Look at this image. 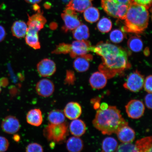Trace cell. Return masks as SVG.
<instances>
[{
  "label": "cell",
  "instance_id": "1",
  "mask_svg": "<svg viewBox=\"0 0 152 152\" xmlns=\"http://www.w3.org/2000/svg\"><path fill=\"white\" fill-rule=\"evenodd\" d=\"M94 126L103 134H116L122 127L128 125L121 111L115 106H109L105 110L99 109L93 121Z\"/></svg>",
  "mask_w": 152,
  "mask_h": 152
},
{
  "label": "cell",
  "instance_id": "2",
  "mask_svg": "<svg viewBox=\"0 0 152 152\" xmlns=\"http://www.w3.org/2000/svg\"><path fill=\"white\" fill-rule=\"evenodd\" d=\"M103 63L99 66V71L107 79H111L130 67L128 54L121 48L102 57Z\"/></svg>",
  "mask_w": 152,
  "mask_h": 152
},
{
  "label": "cell",
  "instance_id": "3",
  "mask_svg": "<svg viewBox=\"0 0 152 152\" xmlns=\"http://www.w3.org/2000/svg\"><path fill=\"white\" fill-rule=\"evenodd\" d=\"M123 31L142 33L148 27L149 13L147 7L133 3L129 6L125 19Z\"/></svg>",
  "mask_w": 152,
  "mask_h": 152
},
{
  "label": "cell",
  "instance_id": "4",
  "mask_svg": "<svg viewBox=\"0 0 152 152\" xmlns=\"http://www.w3.org/2000/svg\"><path fill=\"white\" fill-rule=\"evenodd\" d=\"M43 134L48 141L61 143L69 134L68 124L66 122L58 124H50L44 129Z\"/></svg>",
  "mask_w": 152,
  "mask_h": 152
},
{
  "label": "cell",
  "instance_id": "5",
  "mask_svg": "<svg viewBox=\"0 0 152 152\" xmlns=\"http://www.w3.org/2000/svg\"><path fill=\"white\" fill-rule=\"evenodd\" d=\"M102 5L104 11L113 18L125 20L129 6L117 4L111 0H102Z\"/></svg>",
  "mask_w": 152,
  "mask_h": 152
},
{
  "label": "cell",
  "instance_id": "6",
  "mask_svg": "<svg viewBox=\"0 0 152 152\" xmlns=\"http://www.w3.org/2000/svg\"><path fill=\"white\" fill-rule=\"evenodd\" d=\"M61 16L64 22L62 29L64 33L73 30L81 24L77 12L71 8L66 7Z\"/></svg>",
  "mask_w": 152,
  "mask_h": 152
},
{
  "label": "cell",
  "instance_id": "7",
  "mask_svg": "<svg viewBox=\"0 0 152 152\" xmlns=\"http://www.w3.org/2000/svg\"><path fill=\"white\" fill-rule=\"evenodd\" d=\"M144 79L143 75L136 71L130 74L126 81L123 85L124 87L129 91L137 92L142 90L143 87Z\"/></svg>",
  "mask_w": 152,
  "mask_h": 152
},
{
  "label": "cell",
  "instance_id": "8",
  "mask_svg": "<svg viewBox=\"0 0 152 152\" xmlns=\"http://www.w3.org/2000/svg\"><path fill=\"white\" fill-rule=\"evenodd\" d=\"M125 109L128 117L133 119H138L144 115L145 106L141 101L132 100L125 106Z\"/></svg>",
  "mask_w": 152,
  "mask_h": 152
},
{
  "label": "cell",
  "instance_id": "9",
  "mask_svg": "<svg viewBox=\"0 0 152 152\" xmlns=\"http://www.w3.org/2000/svg\"><path fill=\"white\" fill-rule=\"evenodd\" d=\"M92 47L90 42L87 40L74 41L71 45L70 56L72 58H75L86 54L91 51Z\"/></svg>",
  "mask_w": 152,
  "mask_h": 152
},
{
  "label": "cell",
  "instance_id": "10",
  "mask_svg": "<svg viewBox=\"0 0 152 152\" xmlns=\"http://www.w3.org/2000/svg\"><path fill=\"white\" fill-rule=\"evenodd\" d=\"M38 73L41 77H47L53 75L56 71V66L53 60L45 58L41 61L37 65Z\"/></svg>",
  "mask_w": 152,
  "mask_h": 152
},
{
  "label": "cell",
  "instance_id": "11",
  "mask_svg": "<svg viewBox=\"0 0 152 152\" xmlns=\"http://www.w3.org/2000/svg\"><path fill=\"white\" fill-rule=\"evenodd\" d=\"M35 89L39 96L48 97L54 93L55 87L54 83L52 81L48 79H43L37 83Z\"/></svg>",
  "mask_w": 152,
  "mask_h": 152
},
{
  "label": "cell",
  "instance_id": "12",
  "mask_svg": "<svg viewBox=\"0 0 152 152\" xmlns=\"http://www.w3.org/2000/svg\"><path fill=\"white\" fill-rule=\"evenodd\" d=\"M28 28L39 32L42 29L47 22L46 19L43 16L41 10L30 16L28 15Z\"/></svg>",
  "mask_w": 152,
  "mask_h": 152
},
{
  "label": "cell",
  "instance_id": "13",
  "mask_svg": "<svg viewBox=\"0 0 152 152\" xmlns=\"http://www.w3.org/2000/svg\"><path fill=\"white\" fill-rule=\"evenodd\" d=\"M1 128L5 133L9 134H15L20 130V124L18 118L13 116H8L2 121Z\"/></svg>",
  "mask_w": 152,
  "mask_h": 152
},
{
  "label": "cell",
  "instance_id": "14",
  "mask_svg": "<svg viewBox=\"0 0 152 152\" xmlns=\"http://www.w3.org/2000/svg\"><path fill=\"white\" fill-rule=\"evenodd\" d=\"M82 113L81 105L76 102H70L66 104L64 113L65 117L70 120L78 118Z\"/></svg>",
  "mask_w": 152,
  "mask_h": 152
},
{
  "label": "cell",
  "instance_id": "15",
  "mask_svg": "<svg viewBox=\"0 0 152 152\" xmlns=\"http://www.w3.org/2000/svg\"><path fill=\"white\" fill-rule=\"evenodd\" d=\"M93 59L92 55L86 54L78 56L74 61L73 66L76 71L79 72L86 71L90 67V62Z\"/></svg>",
  "mask_w": 152,
  "mask_h": 152
},
{
  "label": "cell",
  "instance_id": "16",
  "mask_svg": "<svg viewBox=\"0 0 152 152\" xmlns=\"http://www.w3.org/2000/svg\"><path fill=\"white\" fill-rule=\"evenodd\" d=\"M116 134L120 141L124 143L132 142L135 138V132L128 125L122 127Z\"/></svg>",
  "mask_w": 152,
  "mask_h": 152
},
{
  "label": "cell",
  "instance_id": "17",
  "mask_svg": "<svg viewBox=\"0 0 152 152\" xmlns=\"http://www.w3.org/2000/svg\"><path fill=\"white\" fill-rule=\"evenodd\" d=\"M107 79L104 74L100 72H97L91 76L89 82L92 88L99 90L105 87L107 83Z\"/></svg>",
  "mask_w": 152,
  "mask_h": 152
},
{
  "label": "cell",
  "instance_id": "18",
  "mask_svg": "<svg viewBox=\"0 0 152 152\" xmlns=\"http://www.w3.org/2000/svg\"><path fill=\"white\" fill-rule=\"evenodd\" d=\"M27 122L32 126H39L43 122V118L41 110L34 109L30 110L26 116Z\"/></svg>",
  "mask_w": 152,
  "mask_h": 152
},
{
  "label": "cell",
  "instance_id": "19",
  "mask_svg": "<svg viewBox=\"0 0 152 152\" xmlns=\"http://www.w3.org/2000/svg\"><path fill=\"white\" fill-rule=\"evenodd\" d=\"M69 129L71 134L74 136L80 137L85 134L86 130V125L80 119H75L70 123Z\"/></svg>",
  "mask_w": 152,
  "mask_h": 152
},
{
  "label": "cell",
  "instance_id": "20",
  "mask_svg": "<svg viewBox=\"0 0 152 152\" xmlns=\"http://www.w3.org/2000/svg\"><path fill=\"white\" fill-rule=\"evenodd\" d=\"M27 24L23 21H16L11 27V31L13 36L18 39L24 37L28 30Z\"/></svg>",
  "mask_w": 152,
  "mask_h": 152
},
{
  "label": "cell",
  "instance_id": "21",
  "mask_svg": "<svg viewBox=\"0 0 152 152\" xmlns=\"http://www.w3.org/2000/svg\"><path fill=\"white\" fill-rule=\"evenodd\" d=\"M93 0H70L66 7L75 11L83 12L86 9L92 6Z\"/></svg>",
  "mask_w": 152,
  "mask_h": 152
},
{
  "label": "cell",
  "instance_id": "22",
  "mask_svg": "<svg viewBox=\"0 0 152 152\" xmlns=\"http://www.w3.org/2000/svg\"><path fill=\"white\" fill-rule=\"evenodd\" d=\"M25 39L26 43L32 48L35 50L41 48L38 32L28 28Z\"/></svg>",
  "mask_w": 152,
  "mask_h": 152
},
{
  "label": "cell",
  "instance_id": "23",
  "mask_svg": "<svg viewBox=\"0 0 152 152\" xmlns=\"http://www.w3.org/2000/svg\"><path fill=\"white\" fill-rule=\"evenodd\" d=\"M66 149L69 152H80L83 149V142L78 137H72L66 141Z\"/></svg>",
  "mask_w": 152,
  "mask_h": 152
},
{
  "label": "cell",
  "instance_id": "24",
  "mask_svg": "<svg viewBox=\"0 0 152 152\" xmlns=\"http://www.w3.org/2000/svg\"><path fill=\"white\" fill-rule=\"evenodd\" d=\"M135 145L138 152H151L152 137H147L137 140Z\"/></svg>",
  "mask_w": 152,
  "mask_h": 152
},
{
  "label": "cell",
  "instance_id": "25",
  "mask_svg": "<svg viewBox=\"0 0 152 152\" xmlns=\"http://www.w3.org/2000/svg\"><path fill=\"white\" fill-rule=\"evenodd\" d=\"M73 34L74 39L77 41L86 40L90 37L89 28L84 24H81L74 29Z\"/></svg>",
  "mask_w": 152,
  "mask_h": 152
},
{
  "label": "cell",
  "instance_id": "26",
  "mask_svg": "<svg viewBox=\"0 0 152 152\" xmlns=\"http://www.w3.org/2000/svg\"><path fill=\"white\" fill-rule=\"evenodd\" d=\"M48 118L50 124H54L63 123L66 119L64 112L59 110H53L49 112Z\"/></svg>",
  "mask_w": 152,
  "mask_h": 152
},
{
  "label": "cell",
  "instance_id": "27",
  "mask_svg": "<svg viewBox=\"0 0 152 152\" xmlns=\"http://www.w3.org/2000/svg\"><path fill=\"white\" fill-rule=\"evenodd\" d=\"M83 16L86 20L90 23H94L99 19L100 14L98 10L91 6L84 11Z\"/></svg>",
  "mask_w": 152,
  "mask_h": 152
},
{
  "label": "cell",
  "instance_id": "28",
  "mask_svg": "<svg viewBox=\"0 0 152 152\" xmlns=\"http://www.w3.org/2000/svg\"><path fill=\"white\" fill-rule=\"evenodd\" d=\"M118 146V142L115 138L112 137H106L102 142V151L106 152L115 151Z\"/></svg>",
  "mask_w": 152,
  "mask_h": 152
},
{
  "label": "cell",
  "instance_id": "29",
  "mask_svg": "<svg viewBox=\"0 0 152 152\" xmlns=\"http://www.w3.org/2000/svg\"><path fill=\"white\" fill-rule=\"evenodd\" d=\"M143 43L141 39L137 37H132L129 39L128 46L133 52H138L143 48Z\"/></svg>",
  "mask_w": 152,
  "mask_h": 152
},
{
  "label": "cell",
  "instance_id": "30",
  "mask_svg": "<svg viewBox=\"0 0 152 152\" xmlns=\"http://www.w3.org/2000/svg\"><path fill=\"white\" fill-rule=\"evenodd\" d=\"M112 26L111 20L106 18L101 19L97 24L98 29L102 33H108L111 30Z\"/></svg>",
  "mask_w": 152,
  "mask_h": 152
},
{
  "label": "cell",
  "instance_id": "31",
  "mask_svg": "<svg viewBox=\"0 0 152 152\" xmlns=\"http://www.w3.org/2000/svg\"><path fill=\"white\" fill-rule=\"evenodd\" d=\"M71 45L64 43H61L56 45L52 53L56 54H66L71 52Z\"/></svg>",
  "mask_w": 152,
  "mask_h": 152
},
{
  "label": "cell",
  "instance_id": "32",
  "mask_svg": "<svg viewBox=\"0 0 152 152\" xmlns=\"http://www.w3.org/2000/svg\"><path fill=\"white\" fill-rule=\"evenodd\" d=\"M125 35L122 31L119 29L113 30L110 34V40L112 42L118 43L121 42L124 39Z\"/></svg>",
  "mask_w": 152,
  "mask_h": 152
},
{
  "label": "cell",
  "instance_id": "33",
  "mask_svg": "<svg viewBox=\"0 0 152 152\" xmlns=\"http://www.w3.org/2000/svg\"><path fill=\"white\" fill-rule=\"evenodd\" d=\"M115 151L137 152V151L135 145L131 143V142H123L118 146Z\"/></svg>",
  "mask_w": 152,
  "mask_h": 152
},
{
  "label": "cell",
  "instance_id": "34",
  "mask_svg": "<svg viewBox=\"0 0 152 152\" xmlns=\"http://www.w3.org/2000/svg\"><path fill=\"white\" fill-rule=\"evenodd\" d=\"M76 80L75 74L72 70H67L66 73V75L64 82L66 85H73L75 84Z\"/></svg>",
  "mask_w": 152,
  "mask_h": 152
},
{
  "label": "cell",
  "instance_id": "35",
  "mask_svg": "<svg viewBox=\"0 0 152 152\" xmlns=\"http://www.w3.org/2000/svg\"><path fill=\"white\" fill-rule=\"evenodd\" d=\"M26 149L27 152H42L44 151L42 146L36 142L28 144Z\"/></svg>",
  "mask_w": 152,
  "mask_h": 152
},
{
  "label": "cell",
  "instance_id": "36",
  "mask_svg": "<svg viewBox=\"0 0 152 152\" xmlns=\"http://www.w3.org/2000/svg\"><path fill=\"white\" fill-rule=\"evenodd\" d=\"M152 75H150L144 80L143 87L144 90L148 93H152Z\"/></svg>",
  "mask_w": 152,
  "mask_h": 152
},
{
  "label": "cell",
  "instance_id": "37",
  "mask_svg": "<svg viewBox=\"0 0 152 152\" xmlns=\"http://www.w3.org/2000/svg\"><path fill=\"white\" fill-rule=\"evenodd\" d=\"M9 145V142L7 138L3 136H0V152L7 151Z\"/></svg>",
  "mask_w": 152,
  "mask_h": 152
},
{
  "label": "cell",
  "instance_id": "38",
  "mask_svg": "<svg viewBox=\"0 0 152 152\" xmlns=\"http://www.w3.org/2000/svg\"><path fill=\"white\" fill-rule=\"evenodd\" d=\"M134 3L144 6L149 9L151 5L152 0H133Z\"/></svg>",
  "mask_w": 152,
  "mask_h": 152
},
{
  "label": "cell",
  "instance_id": "39",
  "mask_svg": "<svg viewBox=\"0 0 152 152\" xmlns=\"http://www.w3.org/2000/svg\"><path fill=\"white\" fill-rule=\"evenodd\" d=\"M145 102L146 106L148 109H152V94L148 93L145 98Z\"/></svg>",
  "mask_w": 152,
  "mask_h": 152
},
{
  "label": "cell",
  "instance_id": "40",
  "mask_svg": "<svg viewBox=\"0 0 152 152\" xmlns=\"http://www.w3.org/2000/svg\"><path fill=\"white\" fill-rule=\"evenodd\" d=\"M113 3L119 5H126L129 6L133 3V0H111Z\"/></svg>",
  "mask_w": 152,
  "mask_h": 152
},
{
  "label": "cell",
  "instance_id": "41",
  "mask_svg": "<svg viewBox=\"0 0 152 152\" xmlns=\"http://www.w3.org/2000/svg\"><path fill=\"white\" fill-rule=\"evenodd\" d=\"M6 31L4 28L0 25V42L5 39L6 37Z\"/></svg>",
  "mask_w": 152,
  "mask_h": 152
},
{
  "label": "cell",
  "instance_id": "42",
  "mask_svg": "<svg viewBox=\"0 0 152 152\" xmlns=\"http://www.w3.org/2000/svg\"><path fill=\"white\" fill-rule=\"evenodd\" d=\"M26 2L31 4H36L40 2L42 0H25Z\"/></svg>",
  "mask_w": 152,
  "mask_h": 152
},
{
  "label": "cell",
  "instance_id": "43",
  "mask_svg": "<svg viewBox=\"0 0 152 152\" xmlns=\"http://www.w3.org/2000/svg\"><path fill=\"white\" fill-rule=\"evenodd\" d=\"M108 107H109V106L107 104L104 103V102L101 104L100 106V109L102 110H105L107 109Z\"/></svg>",
  "mask_w": 152,
  "mask_h": 152
},
{
  "label": "cell",
  "instance_id": "44",
  "mask_svg": "<svg viewBox=\"0 0 152 152\" xmlns=\"http://www.w3.org/2000/svg\"><path fill=\"white\" fill-rule=\"evenodd\" d=\"M5 85L7 86L8 83V81H7V79L6 78H3L2 79H1L0 80V85H2L3 86H4V83Z\"/></svg>",
  "mask_w": 152,
  "mask_h": 152
},
{
  "label": "cell",
  "instance_id": "45",
  "mask_svg": "<svg viewBox=\"0 0 152 152\" xmlns=\"http://www.w3.org/2000/svg\"><path fill=\"white\" fill-rule=\"evenodd\" d=\"M13 138L14 141L16 142H19L20 140V136L18 134L15 135L13 136Z\"/></svg>",
  "mask_w": 152,
  "mask_h": 152
},
{
  "label": "cell",
  "instance_id": "46",
  "mask_svg": "<svg viewBox=\"0 0 152 152\" xmlns=\"http://www.w3.org/2000/svg\"><path fill=\"white\" fill-rule=\"evenodd\" d=\"M144 53L145 56H149L150 54L149 48H146L144 49Z\"/></svg>",
  "mask_w": 152,
  "mask_h": 152
},
{
  "label": "cell",
  "instance_id": "47",
  "mask_svg": "<svg viewBox=\"0 0 152 152\" xmlns=\"http://www.w3.org/2000/svg\"><path fill=\"white\" fill-rule=\"evenodd\" d=\"M57 26H57L56 23H55L50 24V28L51 29H52L53 30L56 29L57 28Z\"/></svg>",
  "mask_w": 152,
  "mask_h": 152
},
{
  "label": "cell",
  "instance_id": "48",
  "mask_svg": "<svg viewBox=\"0 0 152 152\" xmlns=\"http://www.w3.org/2000/svg\"><path fill=\"white\" fill-rule=\"evenodd\" d=\"M1 85H0V93H1Z\"/></svg>",
  "mask_w": 152,
  "mask_h": 152
}]
</instances>
